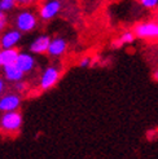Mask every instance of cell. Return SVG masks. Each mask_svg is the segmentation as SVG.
Masks as SVG:
<instances>
[{
    "instance_id": "obj_14",
    "label": "cell",
    "mask_w": 158,
    "mask_h": 159,
    "mask_svg": "<svg viewBox=\"0 0 158 159\" xmlns=\"http://www.w3.org/2000/svg\"><path fill=\"white\" fill-rule=\"evenodd\" d=\"M141 7L146 8V9H153L158 5V0H137Z\"/></svg>"
},
{
    "instance_id": "obj_21",
    "label": "cell",
    "mask_w": 158,
    "mask_h": 159,
    "mask_svg": "<svg viewBox=\"0 0 158 159\" xmlns=\"http://www.w3.org/2000/svg\"><path fill=\"white\" fill-rule=\"evenodd\" d=\"M153 78L156 79V80H158V70H157V71H154V75H153Z\"/></svg>"
},
{
    "instance_id": "obj_3",
    "label": "cell",
    "mask_w": 158,
    "mask_h": 159,
    "mask_svg": "<svg viewBox=\"0 0 158 159\" xmlns=\"http://www.w3.org/2000/svg\"><path fill=\"white\" fill-rule=\"evenodd\" d=\"M16 26L21 33H29L36 26V17L31 12H21L16 18Z\"/></svg>"
},
{
    "instance_id": "obj_7",
    "label": "cell",
    "mask_w": 158,
    "mask_h": 159,
    "mask_svg": "<svg viewBox=\"0 0 158 159\" xmlns=\"http://www.w3.org/2000/svg\"><path fill=\"white\" fill-rule=\"evenodd\" d=\"M49 44H51V38L47 36V35H42V36L36 38L35 40L31 43L30 51L33 53H35V54H42V53L48 52Z\"/></svg>"
},
{
    "instance_id": "obj_13",
    "label": "cell",
    "mask_w": 158,
    "mask_h": 159,
    "mask_svg": "<svg viewBox=\"0 0 158 159\" xmlns=\"http://www.w3.org/2000/svg\"><path fill=\"white\" fill-rule=\"evenodd\" d=\"M135 38H136V35H135V33L133 31H124V33L118 38V39H115V40L113 42V48H121L122 45H124V44H131L133 40H135Z\"/></svg>"
},
{
    "instance_id": "obj_17",
    "label": "cell",
    "mask_w": 158,
    "mask_h": 159,
    "mask_svg": "<svg viewBox=\"0 0 158 159\" xmlns=\"http://www.w3.org/2000/svg\"><path fill=\"white\" fill-rule=\"evenodd\" d=\"M91 58L90 57H84V58H82L81 60V62H79V66L81 67H88L90 65H91Z\"/></svg>"
},
{
    "instance_id": "obj_1",
    "label": "cell",
    "mask_w": 158,
    "mask_h": 159,
    "mask_svg": "<svg viewBox=\"0 0 158 159\" xmlns=\"http://www.w3.org/2000/svg\"><path fill=\"white\" fill-rule=\"evenodd\" d=\"M136 38L143 40H158V21H145L133 27Z\"/></svg>"
},
{
    "instance_id": "obj_5",
    "label": "cell",
    "mask_w": 158,
    "mask_h": 159,
    "mask_svg": "<svg viewBox=\"0 0 158 159\" xmlns=\"http://www.w3.org/2000/svg\"><path fill=\"white\" fill-rule=\"evenodd\" d=\"M21 104V98L17 94H5L4 97L0 98V111L8 113V111H16Z\"/></svg>"
},
{
    "instance_id": "obj_22",
    "label": "cell",
    "mask_w": 158,
    "mask_h": 159,
    "mask_svg": "<svg viewBox=\"0 0 158 159\" xmlns=\"http://www.w3.org/2000/svg\"><path fill=\"white\" fill-rule=\"evenodd\" d=\"M0 48H2V44H0ZM0 52H2V49H0Z\"/></svg>"
},
{
    "instance_id": "obj_23",
    "label": "cell",
    "mask_w": 158,
    "mask_h": 159,
    "mask_svg": "<svg viewBox=\"0 0 158 159\" xmlns=\"http://www.w3.org/2000/svg\"><path fill=\"white\" fill-rule=\"evenodd\" d=\"M0 66H2V62H0Z\"/></svg>"
},
{
    "instance_id": "obj_18",
    "label": "cell",
    "mask_w": 158,
    "mask_h": 159,
    "mask_svg": "<svg viewBox=\"0 0 158 159\" xmlns=\"http://www.w3.org/2000/svg\"><path fill=\"white\" fill-rule=\"evenodd\" d=\"M9 2H13L14 4H29L33 0H9Z\"/></svg>"
},
{
    "instance_id": "obj_9",
    "label": "cell",
    "mask_w": 158,
    "mask_h": 159,
    "mask_svg": "<svg viewBox=\"0 0 158 159\" xmlns=\"http://www.w3.org/2000/svg\"><path fill=\"white\" fill-rule=\"evenodd\" d=\"M20 52L16 48H3L0 52V62L2 66H8V65H16L18 60Z\"/></svg>"
},
{
    "instance_id": "obj_15",
    "label": "cell",
    "mask_w": 158,
    "mask_h": 159,
    "mask_svg": "<svg viewBox=\"0 0 158 159\" xmlns=\"http://www.w3.org/2000/svg\"><path fill=\"white\" fill-rule=\"evenodd\" d=\"M13 7H14L13 2H9V0H0V11H2V12L11 11Z\"/></svg>"
},
{
    "instance_id": "obj_10",
    "label": "cell",
    "mask_w": 158,
    "mask_h": 159,
    "mask_svg": "<svg viewBox=\"0 0 158 159\" xmlns=\"http://www.w3.org/2000/svg\"><path fill=\"white\" fill-rule=\"evenodd\" d=\"M66 51V42L62 38H54L51 40L49 44V49H48V54L52 57H60L65 53Z\"/></svg>"
},
{
    "instance_id": "obj_4",
    "label": "cell",
    "mask_w": 158,
    "mask_h": 159,
    "mask_svg": "<svg viewBox=\"0 0 158 159\" xmlns=\"http://www.w3.org/2000/svg\"><path fill=\"white\" fill-rule=\"evenodd\" d=\"M60 79V70L56 67H47L40 78V88L43 91L51 89L52 87L56 85V83Z\"/></svg>"
},
{
    "instance_id": "obj_11",
    "label": "cell",
    "mask_w": 158,
    "mask_h": 159,
    "mask_svg": "<svg viewBox=\"0 0 158 159\" xmlns=\"http://www.w3.org/2000/svg\"><path fill=\"white\" fill-rule=\"evenodd\" d=\"M3 71H4V76L9 82H20L23 78V74H25L17 65L3 66Z\"/></svg>"
},
{
    "instance_id": "obj_16",
    "label": "cell",
    "mask_w": 158,
    "mask_h": 159,
    "mask_svg": "<svg viewBox=\"0 0 158 159\" xmlns=\"http://www.w3.org/2000/svg\"><path fill=\"white\" fill-rule=\"evenodd\" d=\"M7 26V16H5V12H2L0 11V31H3Z\"/></svg>"
},
{
    "instance_id": "obj_19",
    "label": "cell",
    "mask_w": 158,
    "mask_h": 159,
    "mask_svg": "<svg viewBox=\"0 0 158 159\" xmlns=\"http://www.w3.org/2000/svg\"><path fill=\"white\" fill-rule=\"evenodd\" d=\"M25 83H20V82H17V85H16V88H17L18 91H23L25 89Z\"/></svg>"
},
{
    "instance_id": "obj_20",
    "label": "cell",
    "mask_w": 158,
    "mask_h": 159,
    "mask_svg": "<svg viewBox=\"0 0 158 159\" xmlns=\"http://www.w3.org/2000/svg\"><path fill=\"white\" fill-rule=\"evenodd\" d=\"M3 91H4V82H3V79L0 78V96H2Z\"/></svg>"
},
{
    "instance_id": "obj_12",
    "label": "cell",
    "mask_w": 158,
    "mask_h": 159,
    "mask_svg": "<svg viewBox=\"0 0 158 159\" xmlns=\"http://www.w3.org/2000/svg\"><path fill=\"white\" fill-rule=\"evenodd\" d=\"M23 73H29V71L33 70L34 65H35V61H34V57L30 56L27 53H20L18 56V60H17V63H16Z\"/></svg>"
},
{
    "instance_id": "obj_2",
    "label": "cell",
    "mask_w": 158,
    "mask_h": 159,
    "mask_svg": "<svg viewBox=\"0 0 158 159\" xmlns=\"http://www.w3.org/2000/svg\"><path fill=\"white\" fill-rule=\"evenodd\" d=\"M22 124V116L18 111H8L4 113L0 120L2 129L5 132H17L21 128Z\"/></svg>"
},
{
    "instance_id": "obj_8",
    "label": "cell",
    "mask_w": 158,
    "mask_h": 159,
    "mask_svg": "<svg viewBox=\"0 0 158 159\" xmlns=\"http://www.w3.org/2000/svg\"><path fill=\"white\" fill-rule=\"evenodd\" d=\"M21 39V31L20 30H9L2 36L0 44L2 48H14V45L20 42Z\"/></svg>"
},
{
    "instance_id": "obj_6",
    "label": "cell",
    "mask_w": 158,
    "mask_h": 159,
    "mask_svg": "<svg viewBox=\"0 0 158 159\" xmlns=\"http://www.w3.org/2000/svg\"><path fill=\"white\" fill-rule=\"evenodd\" d=\"M61 9V3L58 0H49L47 2L39 11V14L43 20H51L56 16Z\"/></svg>"
}]
</instances>
